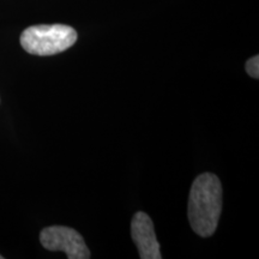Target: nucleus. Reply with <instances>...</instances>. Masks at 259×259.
I'll return each instance as SVG.
<instances>
[{
    "mask_svg": "<svg viewBox=\"0 0 259 259\" xmlns=\"http://www.w3.org/2000/svg\"><path fill=\"white\" fill-rule=\"evenodd\" d=\"M221 212V181L215 174H200L193 181L189 198V221L193 232L202 238L211 236L218 228Z\"/></svg>",
    "mask_w": 259,
    "mask_h": 259,
    "instance_id": "obj_1",
    "label": "nucleus"
},
{
    "mask_svg": "<svg viewBox=\"0 0 259 259\" xmlns=\"http://www.w3.org/2000/svg\"><path fill=\"white\" fill-rule=\"evenodd\" d=\"M77 31L65 24H41L22 32L21 45L29 54L54 56L69 50L77 41Z\"/></svg>",
    "mask_w": 259,
    "mask_h": 259,
    "instance_id": "obj_2",
    "label": "nucleus"
},
{
    "mask_svg": "<svg viewBox=\"0 0 259 259\" xmlns=\"http://www.w3.org/2000/svg\"><path fill=\"white\" fill-rule=\"evenodd\" d=\"M41 245L48 251H63L69 259H88L90 251L83 236L72 228L64 226H51L40 233Z\"/></svg>",
    "mask_w": 259,
    "mask_h": 259,
    "instance_id": "obj_3",
    "label": "nucleus"
},
{
    "mask_svg": "<svg viewBox=\"0 0 259 259\" xmlns=\"http://www.w3.org/2000/svg\"><path fill=\"white\" fill-rule=\"evenodd\" d=\"M131 235L142 259L162 258L154 223L147 213L142 211L135 213L131 222Z\"/></svg>",
    "mask_w": 259,
    "mask_h": 259,
    "instance_id": "obj_4",
    "label": "nucleus"
},
{
    "mask_svg": "<svg viewBox=\"0 0 259 259\" xmlns=\"http://www.w3.org/2000/svg\"><path fill=\"white\" fill-rule=\"evenodd\" d=\"M246 71L250 74L252 78H259V57L255 56L251 59L247 60L246 63Z\"/></svg>",
    "mask_w": 259,
    "mask_h": 259,
    "instance_id": "obj_5",
    "label": "nucleus"
},
{
    "mask_svg": "<svg viewBox=\"0 0 259 259\" xmlns=\"http://www.w3.org/2000/svg\"><path fill=\"white\" fill-rule=\"evenodd\" d=\"M3 258V255H0V259H2Z\"/></svg>",
    "mask_w": 259,
    "mask_h": 259,
    "instance_id": "obj_6",
    "label": "nucleus"
}]
</instances>
